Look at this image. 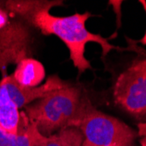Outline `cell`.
I'll return each mask as SVG.
<instances>
[{
	"mask_svg": "<svg viewBox=\"0 0 146 146\" xmlns=\"http://www.w3.org/2000/svg\"><path fill=\"white\" fill-rule=\"evenodd\" d=\"M8 23V17L6 12L0 9V30L3 29Z\"/></svg>",
	"mask_w": 146,
	"mask_h": 146,
	"instance_id": "15",
	"label": "cell"
},
{
	"mask_svg": "<svg viewBox=\"0 0 146 146\" xmlns=\"http://www.w3.org/2000/svg\"><path fill=\"white\" fill-rule=\"evenodd\" d=\"M139 3H141V5H143V10H144V11H145V14H146V1H144V0H141V1H139ZM139 42H140L141 44L146 46V31H145V33H144L143 37L140 39Z\"/></svg>",
	"mask_w": 146,
	"mask_h": 146,
	"instance_id": "16",
	"label": "cell"
},
{
	"mask_svg": "<svg viewBox=\"0 0 146 146\" xmlns=\"http://www.w3.org/2000/svg\"><path fill=\"white\" fill-rule=\"evenodd\" d=\"M51 140L38 130L36 123L31 122L25 112L20 114L18 133L11 136L8 146H44Z\"/></svg>",
	"mask_w": 146,
	"mask_h": 146,
	"instance_id": "7",
	"label": "cell"
},
{
	"mask_svg": "<svg viewBox=\"0 0 146 146\" xmlns=\"http://www.w3.org/2000/svg\"><path fill=\"white\" fill-rule=\"evenodd\" d=\"M12 135L6 133L5 131L0 129V146H8Z\"/></svg>",
	"mask_w": 146,
	"mask_h": 146,
	"instance_id": "14",
	"label": "cell"
},
{
	"mask_svg": "<svg viewBox=\"0 0 146 146\" xmlns=\"http://www.w3.org/2000/svg\"><path fill=\"white\" fill-rule=\"evenodd\" d=\"M1 81L3 86L7 91L9 97L19 109L25 107V105L35 100L44 98L52 91L69 86L62 82L57 75L50 76L41 86L32 88L19 85L12 75H5Z\"/></svg>",
	"mask_w": 146,
	"mask_h": 146,
	"instance_id": "6",
	"label": "cell"
},
{
	"mask_svg": "<svg viewBox=\"0 0 146 146\" xmlns=\"http://www.w3.org/2000/svg\"><path fill=\"white\" fill-rule=\"evenodd\" d=\"M1 88H2V81L0 80V94H1Z\"/></svg>",
	"mask_w": 146,
	"mask_h": 146,
	"instance_id": "18",
	"label": "cell"
},
{
	"mask_svg": "<svg viewBox=\"0 0 146 146\" xmlns=\"http://www.w3.org/2000/svg\"><path fill=\"white\" fill-rule=\"evenodd\" d=\"M82 96L80 88L65 87L26 107L25 115L44 136L50 137L54 131L68 127L77 113Z\"/></svg>",
	"mask_w": 146,
	"mask_h": 146,
	"instance_id": "3",
	"label": "cell"
},
{
	"mask_svg": "<svg viewBox=\"0 0 146 146\" xmlns=\"http://www.w3.org/2000/svg\"><path fill=\"white\" fill-rule=\"evenodd\" d=\"M68 128H76L83 137L82 146H131L137 133L123 122L99 111L86 95ZM67 128V129H68Z\"/></svg>",
	"mask_w": 146,
	"mask_h": 146,
	"instance_id": "2",
	"label": "cell"
},
{
	"mask_svg": "<svg viewBox=\"0 0 146 146\" xmlns=\"http://www.w3.org/2000/svg\"><path fill=\"white\" fill-rule=\"evenodd\" d=\"M19 120V108L11 100L2 84L0 94V129L10 135L15 136L18 133Z\"/></svg>",
	"mask_w": 146,
	"mask_h": 146,
	"instance_id": "9",
	"label": "cell"
},
{
	"mask_svg": "<svg viewBox=\"0 0 146 146\" xmlns=\"http://www.w3.org/2000/svg\"><path fill=\"white\" fill-rule=\"evenodd\" d=\"M115 103L136 118L146 117V59L137 60L116 79Z\"/></svg>",
	"mask_w": 146,
	"mask_h": 146,
	"instance_id": "4",
	"label": "cell"
},
{
	"mask_svg": "<svg viewBox=\"0 0 146 146\" xmlns=\"http://www.w3.org/2000/svg\"><path fill=\"white\" fill-rule=\"evenodd\" d=\"M32 54V36L21 22H8L0 30V71L4 74L11 64L18 65Z\"/></svg>",
	"mask_w": 146,
	"mask_h": 146,
	"instance_id": "5",
	"label": "cell"
},
{
	"mask_svg": "<svg viewBox=\"0 0 146 146\" xmlns=\"http://www.w3.org/2000/svg\"><path fill=\"white\" fill-rule=\"evenodd\" d=\"M12 77L21 86L37 87L45 78V68L39 61L27 58L17 65Z\"/></svg>",
	"mask_w": 146,
	"mask_h": 146,
	"instance_id": "8",
	"label": "cell"
},
{
	"mask_svg": "<svg viewBox=\"0 0 146 146\" xmlns=\"http://www.w3.org/2000/svg\"><path fill=\"white\" fill-rule=\"evenodd\" d=\"M52 2V1H38V0H36V1H31V0L29 1H7L5 2V5L10 11L25 18L35 10L46 6Z\"/></svg>",
	"mask_w": 146,
	"mask_h": 146,
	"instance_id": "10",
	"label": "cell"
},
{
	"mask_svg": "<svg viewBox=\"0 0 146 146\" xmlns=\"http://www.w3.org/2000/svg\"><path fill=\"white\" fill-rule=\"evenodd\" d=\"M138 135L141 137L140 143L142 146H146V123H140L137 124Z\"/></svg>",
	"mask_w": 146,
	"mask_h": 146,
	"instance_id": "13",
	"label": "cell"
},
{
	"mask_svg": "<svg viewBox=\"0 0 146 146\" xmlns=\"http://www.w3.org/2000/svg\"><path fill=\"white\" fill-rule=\"evenodd\" d=\"M62 1H54L51 5L37 9L24 19L38 28L45 35H56L65 43L70 52V59L80 74L88 69H92L90 62L85 57V47L88 42L98 43L102 50L104 58L114 49L125 51L129 48H122L109 43V38L100 34L90 33L86 28V21L91 17L89 12L83 14L75 13L68 17H55L50 14V9L62 5Z\"/></svg>",
	"mask_w": 146,
	"mask_h": 146,
	"instance_id": "1",
	"label": "cell"
},
{
	"mask_svg": "<svg viewBox=\"0 0 146 146\" xmlns=\"http://www.w3.org/2000/svg\"><path fill=\"white\" fill-rule=\"evenodd\" d=\"M66 139L68 146H82L83 137L82 132L76 128H68L60 130Z\"/></svg>",
	"mask_w": 146,
	"mask_h": 146,
	"instance_id": "11",
	"label": "cell"
},
{
	"mask_svg": "<svg viewBox=\"0 0 146 146\" xmlns=\"http://www.w3.org/2000/svg\"><path fill=\"white\" fill-rule=\"evenodd\" d=\"M44 146H68V144L62 132L60 131L57 135H51V140Z\"/></svg>",
	"mask_w": 146,
	"mask_h": 146,
	"instance_id": "12",
	"label": "cell"
},
{
	"mask_svg": "<svg viewBox=\"0 0 146 146\" xmlns=\"http://www.w3.org/2000/svg\"><path fill=\"white\" fill-rule=\"evenodd\" d=\"M107 146H120V145L117 144V143H111V144H110V145H107Z\"/></svg>",
	"mask_w": 146,
	"mask_h": 146,
	"instance_id": "17",
	"label": "cell"
}]
</instances>
